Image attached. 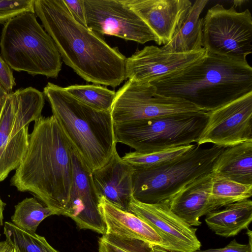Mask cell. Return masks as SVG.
I'll return each instance as SVG.
<instances>
[{
	"instance_id": "cell-32",
	"label": "cell",
	"mask_w": 252,
	"mask_h": 252,
	"mask_svg": "<svg viewBox=\"0 0 252 252\" xmlns=\"http://www.w3.org/2000/svg\"><path fill=\"white\" fill-rule=\"evenodd\" d=\"M73 18L87 27L84 0H63Z\"/></svg>"
},
{
	"instance_id": "cell-6",
	"label": "cell",
	"mask_w": 252,
	"mask_h": 252,
	"mask_svg": "<svg viewBox=\"0 0 252 252\" xmlns=\"http://www.w3.org/2000/svg\"><path fill=\"white\" fill-rule=\"evenodd\" d=\"M225 148L194 146L182 156L152 167H133V197L155 204L170 201L184 187L212 172L216 159Z\"/></svg>"
},
{
	"instance_id": "cell-20",
	"label": "cell",
	"mask_w": 252,
	"mask_h": 252,
	"mask_svg": "<svg viewBox=\"0 0 252 252\" xmlns=\"http://www.w3.org/2000/svg\"><path fill=\"white\" fill-rule=\"evenodd\" d=\"M214 175L252 185V140L225 148L215 161Z\"/></svg>"
},
{
	"instance_id": "cell-9",
	"label": "cell",
	"mask_w": 252,
	"mask_h": 252,
	"mask_svg": "<svg viewBox=\"0 0 252 252\" xmlns=\"http://www.w3.org/2000/svg\"><path fill=\"white\" fill-rule=\"evenodd\" d=\"M202 112L204 111L185 100L158 94L151 83L133 79H128L116 92L111 110L114 125Z\"/></svg>"
},
{
	"instance_id": "cell-1",
	"label": "cell",
	"mask_w": 252,
	"mask_h": 252,
	"mask_svg": "<svg viewBox=\"0 0 252 252\" xmlns=\"http://www.w3.org/2000/svg\"><path fill=\"white\" fill-rule=\"evenodd\" d=\"M34 11L63 62L84 80L115 88L126 79V57L77 22L63 0H34Z\"/></svg>"
},
{
	"instance_id": "cell-10",
	"label": "cell",
	"mask_w": 252,
	"mask_h": 252,
	"mask_svg": "<svg viewBox=\"0 0 252 252\" xmlns=\"http://www.w3.org/2000/svg\"><path fill=\"white\" fill-rule=\"evenodd\" d=\"M87 27L97 35L116 36L140 44L158 40L124 0H84Z\"/></svg>"
},
{
	"instance_id": "cell-26",
	"label": "cell",
	"mask_w": 252,
	"mask_h": 252,
	"mask_svg": "<svg viewBox=\"0 0 252 252\" xmlns=\"http://www.w3.org/2000/svg\"><path fill=\"white\" fill-rule=\"evenodd\" d=\"M72 96L97 110L111 112L116 92L97 84L73 85L64 88Z\"/></svg>"
},
{
	"instance_id": "cell-16",
	"label": "cell",
	"mask_w": 252,
	"mask_h": 252,
	"mask_svg": "<svg viewBox=\"0 0 252 252\" xmlns=\"http://www.w3.org/2000/svg\"><path fill=\"white\" fill-rule=\"evenodd\" d=\"M43 93L30 87L8 93L0 117V148L19 130L40 118Z\"/></svg>"
},
{
	"instance_id": "cell-2",
	"label": "cell",
	"mask_w": 252,
	"mask_h": 252,
	"mask_svg": "<svg viewBox=\"0 0 252 252\" xmlns=\"http://www.w3.org/2000/svg\"><path fill=\"white\" fill-rule=\"evenodd\" d=\"M73 178L72 151L55 117L41 116L29 134L24 157L10 180L22 192L63 215Z\"/></svg>"
},
{
	"instance_id": "cell-8",
	"label": "cell",
	"mask_w": 252,
	"mask_h": 252,
	"mask_svg": "<svg viewBox=\"0 0 252 252\" xmlns=\"http://www.w3.org/2000/svg\"><path fill=\"white\" fill-rule=\"evenodd\" d=\"M252 17L250 10L237 12L217 4L203 18V47L211 54L246 61L252 53Z\"/></svg>"
},
{
	"instance_id": "cell-3",
	"label": "cell",
	"mask_w": 252,
	"mask_h": 252,
	"mask_svg": "<svg viewBox=\"0 0 252 252\" xmlns=\"http://www.w3.org/2000/svg\"><path fill=\"white\" fill-rule=\"evenodd\" d=\"M150 83L158 94L209 112L252 93V68L247 61L207 52L198 63Z\"/></svg>"
},
{
	"instance_id": "cell-7",
	"label": "cell",
	"mask_w": 252,
	"mask_h": 252,
	"mask_svg": "<svg viewBox=\"0 0 252 252\" xmlns=\"http://www.w3.org/2000/svg\"><path fill=\"white\" fill-rule=\"evenodd\" d=\"M208 112L181 114L114 125L117 143L141 153L196 144L207 124Z\"/></svg>"
},
{
	"instance_id": "cell-17",
	"label": "cell",
	"mask_w": 252,
	"mask_h": 252,
	"mask_svg": "<svg viewBox=\"0 0 252 252\" xmlns=\"http://www.w3.org/2000/svg\"><path fill=\"white\" fill-rule=\"evenodd\" d=\"M133 167L122 160L117 151L101 168L92 173L99 197L128 212L132 198Z\"/></svg>"
},
{
	"instance_id": "cell-38",
	"label": "cell",
	"mask_w": 252,
	"mask_h": 252,
	"mask_svg": "<svg viewBox=\"0 0 252 252\" xmlns=\"http://www.w3.org/2000/svg\"><path fill=\"white\" fill-rule=\"evenodd\" d=\"M4 145H5V143L4 144V145L0 148V155H1L2 152H3V150L4 149Z\"/></svg>"
},
{
	"instance_id": "cell-30",
	"label": "cell",
	"mask_w": 252,
	"mask_h": 252,
	"mask_svg": "<svg viewBox=\"0 0 252 252\" xmlns=\"http://www.w3.org/2000/svg\"><path fill=\"white\" fill-rule=\"evenodd\" d=\"M34 0H0V23L26 11H34Z\"/></svg>"
},
{
	"instance_id": "cell-31",
	"label": "cell",
	"mask_w": 252,
	"mask_h": 252,
	"mask_svg": "<svg viewBox=\"0 0 252 252\" xmlns=\"http://www.w3.org/2000/svg\"><path fill=\"white\" fill-rule=\"evenodd\" d=\"M247 229V233L249 237V243L248 244L239 243L234 239L224 248L209 249L205 250L200 249L195 252H252V231L248 228Z\"/></svg>"
},
{
	"instance_id": "cell-29",
	"label": "cell",
	"mask_w": 252,
	"mask_h": 252,
	"mask_svg": "<svg viewBox=\"0 0 252 252\" xmlns=\"http://www.w3.org/2000/svg\"><path fill=\"white\" fill-rule=\"evenodd\" d=\"M98 252H154L153 246L142 240L105 233L98 240Z\"/></svg>"
},
{
	"instance_id": "cell-39",
	"label": "cell",
	"mask_w": 252,
	"mask_h": 252,
	"mask_svg": "<svg viewBox=\"0 0 252 252\" xmlns=\"http://www.w3.org/2000/svg\"><path fill=\"white\" fill-rule=\"evenodd\" d=\"M14 252H20L16 248L14 247Z\"/></svg>"
},
{
	"instance_id": "cell-36",
	"label": "cell",
	"mask_w": 252,
	"mask_h": 252,
	"mask_svg": "<svg viewBox=\"0 0 252 252\" xmlns=\"http://www.w3.org/2000/svg\"><path fill=\"white\" fill-rule=\"evenodd\" d=\"M6 206V203L4 202L1 199L0 197V230L1 227L3 225V211L4 210L5 207ZM1 234L0 232V237Z\"/></svg>"
},
{
	"instance_id": "cell-24",
	"label": "cell",
	"mask_w": 252,
	"mask_h": 252,
	"mask_svg": "<svg viewBox=\"0 0 252 252\" xmlns=\"http://www.w3.org/2000/svg\"><path fill=\"white\" fill-rule=\"evenodd\" d=\"M210 193L213 203L219 209L251 198L252 185L239 183L213 174Z\"/></svg>"
},
{
	"instance_id": "cell-14",
	"label": "cell",
	"mask_w": 252,
	"mask_h": 252,
	"mask_svg": "<svg viewBox=\"0 0 252 252\" xmlns=\"http://www.w3.org/2000/svg\"><path fill=\"white\" fill-rule=\"evenodd\" d=\"M73 178L68 203L63 215L71 218L80 229H90L102 235L106 228L99 210V197L92 173L72 152Z\"/></svg>"
},
{
	"instance_id": "cell-25",
	"label": "cell",
	"mask_w": 252,
	"mask_h": 252,
	"mask_svg": "<svg viewBox=\"0 0 252 252\" xmlns=\"http://www.w3.org/2000/svg\"><path fill=\"white\" fill-rule=\"evenodd\" d=\"M29 137V126H26L5 143L0 156V182L20 165L28 149Z\"/></svg>"
},
{
	"instance_id": "cell-35",
	"label": "cell",
	"mask_w": 252,
	"mask_h": 252,
	"mask_svg": "<svg viewBox=\"0 0 252 252\" xmlns=\"http://www.w3.org/2000/svg\"><path fill=\"white\" fill-rule=\"evenodd\" d=\"M0 252H14V247L6 240L0 241Z\"/></svg>"
},
{
	"instance_id": "cell-12",
	"label": "cell",
	"mask_w": 252,
	"mask_h": 252,
	"mask_svg": "<svg viewBox=\"0 0 252 252\" xmlns=\"http://www.w3.org/2000/svg\"><path fill=\"white\" fill-rule=\"evenodd\" d=\"M128 212L149 224L160 237L164 249L177 252H195L201 247L197 229L189 226L169 208V202L155 204L140 202L133 197Z\"/></svg>"
},
{
	"instance_id": "cell-5",
	"label": "cell",
	"mask_w": 252,
	"mask_h": 252,
	"mask_svg": "<svg viewBox=\"0 0 252 252\" xmlns=\"http://www.w3.org/2000/svg\"><path fill=\"white\" fill-rule=\"evenodd\" d=\"M0 47L1 57L15 71L56 78L62 69L61 55L34 12L22 13L4 24Z\"/></svg>"
},
{
	"instance_id": "cell-22",
	"label": "cell",
	"mask_w": 252,
	"mask_h": 252,
	"mask_svg": "<svg viewBox=\"0 0 252 252\" xmlns=\"http://www.w3.org/2000/svg\"><path fill=\"white\" fill-rule=\"evenodd\" d=\"M208 0H197L191 7L181 27L172 39L161 48L173 53H187L203 48V18L200 15L208 2Z\"/></svg>"
},
{
	"instance_id": "cell-21",
	"label": "cell",
	"mask_w": 252,
	"mask_h": 252,
	"mask_svg": "<svg viewBox=\"0 0 252 252\" xmlns=\"http://www.w3.org/2000/svg\"><path fill=\"white\" fill-rule=\"evenodd\" d=\"M220 210L212 211L205 222L215 233L226 238L238 235L248 229L252 221V201L250 199L228 204Z\"/></svg>"
},
{
	"instance_id": "cell-4",
	"label": "cell",
	"mask_w": 252,
	"mask_h": 252,
	"mask_svg": "<svg viewBox=\"0 0 252 252\" xmlns=\"http://www.w3.org/2000/svg\"><path fill=\"white\" fill-rule=\"evenodd\" d=\"M43 93L72 152L85 167L92 173L107 163L117 151L111 112L94 109L51 82Z\"/></svg>"
},
{
	"instance_id": "cell-11",
	"label": "cell",
	"mask_w": 252,
	"mask_h": 252,
	"mask_svg": "<svg viewBox=\"0 0 252 252\" xmlns=\"http://www.w3.org/2000/svg\"><path fill=\"white\" fill-rule=\"evenodd\" d=\"M252 140V93L208 112L196 143L226 148Z\"/></svg>"
},
{
	"instance_id": "cell-13",
	"label": "cell",
	"mask_w": 252,
	"mask_h": 252,
	"mask_svg": "<svg viewBox=\"0 0 252 252\" xmlns=\"http://www.w3.org/2000/svg\"><path fill=\"white\" fill-rule=\"evenodd\" d=\"M204 48L187 53H173L156 46H146L126 59V78L150 83L180 71L201 61Z\"/></svg>"
},
{
	"instance_id": "cell-37",
	"label": "cell",
	"mask_w": 252,
	"mask_h": 252,
	"mask_svg": "<svg viewBox=\"0 0 252 252\" xmlns=\"http://www.w3.org/2000/svg\"><path fill=\"white\" fill-rule=\"evenodd\" d=\"M153 249L154 251V252H171L167 251L162 248H160L158 246H153Z\"/></svg>"
},
{
	"instance_id": "cell-15",
	"label": "cell",
	"mask_w": 252,
	"mask_h": 252,
	"mask_svg": "<svg viewBox=\"0 0 252 252\" xmlns=\"http://www.w3.org/2000/svg\"><path fill=\"white\" fill-rule=\"evenodd\" d=\"M146 23L158 40L166 44L184 23L192 6L189 0H124Z\"/></svg>"
},
{
	"instance_id": "cell-33",
	"label": "cell",
	"mask_w": 252,
	"mask_h": 252,
	"mask_svg": "<svg viewBox=\"0 0 252 252\" xmlns=\"http://www.w3.org/2000/svg\"><path fill=\"white\" fill-rule=\"evenodd\" d=\"M0 84L8 93L16 85L11 68L0 56Z\"/></svg>"
},
{
	"instance_id": "cell-19",
	"label": "cell",
	"mask_w": 252,
	"mask_h": 252,
	"mask_svg": "<svg viewBox=\"0 0 252 252\" xmlns=\"http://www.w3.org/2000/svg\"><path fill=\"white\" fill-rule=\"evenodd\" d=\"M98 208L106 226L105 233L139 239L164 249L158 234L133 213L117 207L102 196Z\"/></svg>"
},
{
	"instance_id": "cell-23",
	"label": "cell",
	"mask_w": 252,
	"mask_h": 252,
	"mask_svg": "<svg viewBox=\"0 0 252 252\" xmlns=\"http://www.w3.org/2000/svg\"><path fill=\"white\" fill-rule=\"evenodd\" d=\"M11 222L20 229L35 233L42 221L52 215H60L59 212L40 203L34 197H27L14 206Z\"/></svg>"
},
{
	"instance_id": "cell-18",
	"label": "cell",
	"mask_w": 252,
	"mask_h": 252,
	"mask_svg": "<svg viewBox=\"0 0 252 252\" xmlns=\"http://www.w3.org/2000/svg\"><path fill=\"white\" fill-rule=\"evenodd\" d=\"M212 172L184 187L169 201L170 210L191 226L201 224L199 218L218 210L211 198Z\"/></svg>"
},
{
	"instance_id": "cell-34",
	"label": "cell",
	"mask_w": 252,
	"mask_h": 252,
	"mask_svg": "<svg viewBox=\"0 0 252 252\" xmlns=\"http://www.w3.org/2000/svg\"><path fill=\"white\" fill-rule=\"evenodd\" d=\"M8 94V93L0 84V117Z\"/></svg>"
},
{
	"instance_id": "cell-27",
	"label": "cell",
	"mask_w": 252,
	"mask_h": 252,
	"mask_svg": "<svg viewBox=\"0 0 252 252\" xmlns=\"http://www.w3.org/2000/svg\"><path fill=\"white\" fill-rule=\"evenodd\" d=\"M6 241L20 252H59L52 247L45 237L36 233L25 231L11 222L4 223Z\"/></svg>"
},
{
	"instance_id": "cell-28",
	"label": "cell",
	"mask_w": 252,
	"mask_h": 252,
	"mask_svg": "<svg viewBox=\"0 0 252 252\" xmlns=\"http://www.w3.org/2000/svg\"><path fill=\"white\" fill-rule=\"evenodd\" d=\"M194 145L192 144L148 153L134 151L126 153L121 158L123 161L133 167H155L180 157Z\"/></svg>"
}]
</instances>
